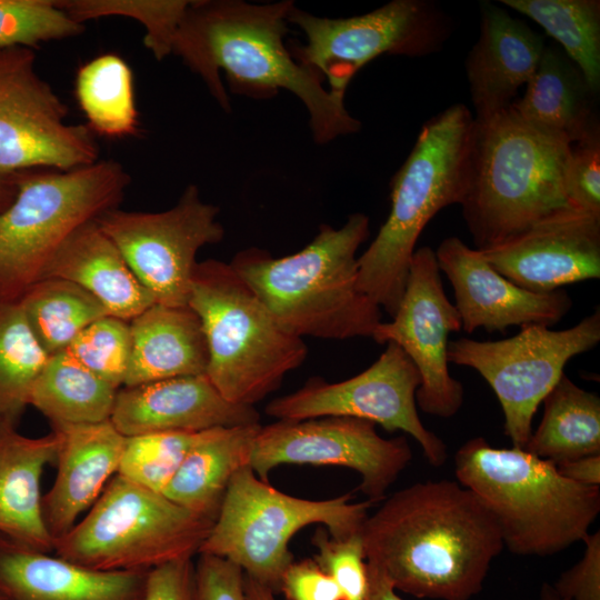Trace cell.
<instances>
[{
    "label": "cell",
    "mask_w": 600,
    "mask_h": 600,
    "mask_svg": "<svg viewBox=\"0 0 600 600\" xmlns=\"http://www.w3.org/2000/svg\"><path fill=\"white\" fill-rule=\"evenodd\" d=\"M288 22L306 36L292 57L312 68L329 83V91L346 96L356 73L382 54L423 57L438 50L448 33V22L436 4L423 0H393L350 18L313 16L294 4Z\"/></svg>",
    "instance_id": "cell-12"
},
{
    "label": "cell",
    "mask_w": 600,
    "mask_h": 600,
    "mask_svg": "<svg viewBox=\"0 0 600 600\" xmlns=\"http://www.w3.org/2000/svg\"><path fill=\"white\" fill-rule=\"evenodd\" d=\"M244 594L247 600H276L272 591L247 576H244Z\"/></svg>",
    "instance_id": "cell-48"
},
{
    "label": "cell",
    "mask_w": 600,
    "mask_h": 600,
    "mask_svg": "<svg viewBox=\"0 0 600 600\" xmlns=\"http://www.w3.org/2000/svg\"><path fill=\"white\" fill-rule=\"evenodd\" d=\"M411 459L406 436L386 439L368 420L322 417L261 424L250 467L266 482L281 464L344 467L360 474L359 489L374 503L386 498Z\"/></svg>",
    "instance_id": "cell-16"
},
{
    "label": "cell",
    "mask_w": 600,
    "mask_h": 600,
    "mask_svg": "<svg viewBox=\"0 0 600 600\" xmlns=\"http://www.w3.org/2000/svg\"><path fill=\"white\" fill-rule=\"evenodd\" d=\"M110 421L122 436L134 437L260 423V414L228 401L206 374H197L120 388Z\"/></svg>",
    "instance_id": "cell-20"
},
{
    "label": "cell",
    "mask_w": 600,
    "mask_h": 600,
    "mask_svg": "<svg viewBox=\"0 0 600 600\" xmlns=\"http://www.w3.org/2000/svg\"><path fill=\"white\" fill-rule=\"evenodd\" d=\"M571 151L564 136L528 122L512 107L476 121L469 187L460 204L476 249L571 207L566 191Z\"/></svg>",
    "instance_id": "cell-5"
},
{
    "label": "cell",
    "mask_w": 600,
    "mask_h": 600,
    "mask_svg": "<svg viewBox=\"0 0 600 600\" xmlns=\"http://www.w3.org/2000/svg\"><path fill=\"white\" fill-rule=\"evenodd\" d=\"M564 478L590 487L600 484V454H592L557 464Z\"/></svg>",
    "instance_id": "cell-45"
},
{
    "label": "cell",
    "mask_w": 600,
    "mask_h": 600,
    "mask_svg": "<svg viewBox=\"0 0 600 600\" xmlns=\"http://www.w3.org/2000/svg\"><path fill=\"white\" fill-rule=\"evenodd\" d=\"M533 600H562L553 590L552 586L544 583L537 598Z\"/></svg>",
    "instance_id": "cell-49"
},
{
    "label": "cell",
    "mask_w": 600,
    "mask_h": 600,
    "mask_svg": "<svg viewBox=\"0 0 600 600\" xmlns=\"http://www.w3.org/2000/svg\"><path fill=\"white\" fill-rule=\"evenodd\" d=\"M369 237V218L349 216L340 228L321 224L300 251L274 258L251 247L229 262L277 323L302 338H371L381 309L358 287L359 247Z\"/></svg>",
    "instance_id": "cell-3"
},
{
    "label": "cell",
    "mask_w": 600,
    "mask_h": 600,
    "mask_svg": "<svg viewBox=\"0 0 600 600\" xmlns=\"http://www.w3.org/2000/svg\"><path fill=\"white\" fill-rule=\"evenodd\" d=\"M371 504L369 500L351 502L349 493L326 500L293 497L262 481L247 466L232 477L198 554L231 561L278 594L281 578L294 561L289 542L298 531L320 523L334 539L357 534Z\"/></svg>",
    "instance_id": "cell-9"
},
{
    "label": "cell",
    "mask_w": 600,
    "mask_h": 600,
    "mask_svg": "<svg viewBox=\"0 0 600 600\" xmlns=\"http://www.w3.org/2000/svg\"><path fill=\"white\" fill-rule=\"evenodd\" d=\"M360 537L367 562L397 591L419 599L470 600L504 548L483 501L448 479L417 482L384 498Z\"/></svg>",
    "instance_id": "cell-1"
},
{
    "label": "cell",
    "mask_w": 600,
    "mask_h": 600,
    "mask_svg": "<svg viewBox=\"0 0 600 600\" xmlns=\"http://www.w3.org/2000/svg\"><path fill=\"white\" fill-rule=\"evenodd\" d=\"M566 191L572 208L600 216V136L572 144Z\"/></svg>",
    "instance_id": "cell-40"
},
{
    "label": "cell",
    "mask_w": 600,
    "mask_h": 600,
    "mask_svg": "<svg viewBox=\"0 0 600 600\" xmlns=\"http://www.w3.org/2000/svg\"><path fill=\"white\" fill-rule=\"evenodd\" d=\"M454 473L491 511L513 554L559 553L582 541L600 512L599 487L576 483L552 461L524 449L494 448L482 437L457 450Z\"/></svg>",
    "instance_id": "cell-6"
},
{
    "label": "cell",
    "mask_w": 600,
    "mask_h": 600,
    "mask_svg": "<svg viewBox=\"0 0 600 600\" xmlns=\"http://www.w3.org/2000/svg\"><path fill=\"white\" fill-rule=\"evenodd\" d=\"M582 558L552 584L562 600H600V531L583 538Z\"/></svg>",
    "instance_id": "cell-42"
},
{
    "label": "cell",
    "mask_w": 600,
    "mask_h": 600,
    "mask_svg": "<svg viewBox=\"0 0 600 600\" xmlns=\"http://www.w3.org/2000/svg\"><path fill=\"white\" fill-rule=\"evenodd\" d=\"M420 383L413 362L400 347L389 342L380 357L359 374L333 383L310 378L294 392L272 399L264 411L278 420L322 417L368 420L389 432L411 436L427 461L440 467L447 461L448 450L418 414L416 392Z\"/></svg>",
    "instance_id": "cell-14"
},
{
    "label": "cell",
    "mask_w": 600,
    "mask_h": 600,
    "mask_svg": "<svg viewBox=\"0 0 600 600\" xmlns=\"http://www.w3.org/2000/svg\"><path fill=\"white\" fill-rule=\"evenodd\" d=\"M57 6L82 23L101 17L122 16L138 20L146 29L143 42L157 60L171 53L188 0H59Z\"/></svg>",
    "instance_id": "cell-35"
},
{
    "label": "cell",
    "mask_w": 600,
    "mask_h": 600,
    "mask_svg": "<svg viewBox=\"0 0 600 600\" xmlns=\"http://www.w3.org/2000/svg\"><path fill=\"white\" fill-rule=\"evenodd\" d=\"M17 424L0 420V536L40 552L53 551L42 514L41 480L54 463L60 434L30 438Z\"/></svg>",
    "instance_id": "cell-24"
},
{
    "label": "cell",
    "mask_w": 600,
    "mask_h": 600,
    "mask_svg": "<svg viewBox=\"0 0 600 600\" xmlns=\"http://www.w3.org/2000/svg\"><path fill=\"white\" fill-rule=\"evenodd\" d=\"M461 330L460 316L448 299L434 251L416 249L400 304L391 321H381L371 338L400 347L419 371L417 407L430 416L451 418L461 409L464 390L448 368V337Z\"/></svg>",
    "instance_id": "cell-17"
},
{
    "label": "cell",
    "mask_w": 600,
    "mask_h": 600,
    "mask_svg": "<svg viewBox=\"0 0 600 600\" xmlns=\"http://www.w3.org/2000/svg\"><path fill=\"white\" fill-rule=\"evenodd\" d=\"M118 390L63 350L48 358L33 383L29 406L52 428L100 423L110 420Z\"/></svg>",
    "instance_id": "cell-29"
},
{
    "label": "cell",
    "mask_w": 600,
    "mask_h": 600,
    "mask_svg": "<svg viewBox=\"0 0 600 600\" xmlns=\"http://www.w3.org/2000/svg\"><path fill=\"white\" fill-rule=\"evenodd\" d=\"M142 600H194V563L180 559L148 571Z\"/></svg>",
    "instance_id": "cell-44"
},
{
    "label": "cell",
    "mask_w": 600,
    "mask_h": 600,
    "mask_svg": "<svg viewBox=\"0 0 600 600\" xmlns=\"http://www.w3.org/2000/svg\"><path fill=\"white\" fill-rule=\"evenodd\" d=\"M546 46L543 37L503 9L481 6L480 33L466 71L476 121L508 109L534 73Z\"/></svg>",
    "instance_id": "cell-21"
},
{
    "label": "cell",
    "mask_w": 600,
    "mask_h": 600,
    "mask_svg": "<svg viewBox=\"0 0 600 600\" xmlns=\"http://www.w3.org/2000/svg\"><path fill=\"white\" fill-rule=\"evenodd\" d=\"M60 434L51 489L42 497V514L53 541L70 531L117 474L126 437L110 420L52 428Z\"/></svg>",
    "instance_id": "cell-22"
},
{
    "label": "cell",
    "mask_w": 600,
    "mask_h": 600,
    "mask_svg": "<svg viewBox=\"0 0 600 600\" xmlns=\"http://www.w3.org/2000/svg\"><path fill=\"white\" fill-rule=\"evenodd\" d=\"M24 47L0 48V174L31 169L69 171L97 162L87 124H69L68 108L36 71Z\"/></svg>",
    "instance_id": "cell-13"
},
{
    "label": "cell",
    "mask_w": 600,
    "mask_h": 600,
    "mask_svg": "<svg viewBox=\"0 0 600 600\" xmlns=\"http://www.w3.org/2000/svg\"><path fill=\"white\" fill-rule=\"evenodd\" d=\"M476 121L456 103L428 120L391 180V208L358 257V287L393 317L402 298L417 241L441 209L461 204L469 187Z\"/></svg>",
    "instance_id": "cell-4"
},
{
    "label": "cell",
    "mask_w": 600,
    "mask_h": 600,
    "mask_svg": "<svg viewBox=\"0 0 600 600\" xmlns=\"http://www.w3.org/2000/svg\"><path fill=\"white\" fill-rule=\"evenodd\" d=\"M71 281L94 296L112 317L130 321L156 303L114 242L96 220L77 229L46 266L41 279Z\"/></svg>",
    "instance_id": "cell-25"
},
{
    "label": "cell",
    "mask_w": 600,
    "mask_h": 600,
    "mask_svg": "<svg viewBox=\"0 0 600 600\" xmlns=\"http://www.w3.org/2000/svg\"><path fill=\"white\" fill-rule=\"evenodd\" d=\"M17 194V184L13 174H0V213L13 201Z\"/></svg>",
    "instance_id": "cell-47"
},
{
    "label": "cell",
    "mask_w": 600,
    "mask_h": 600,
    "mask_svg": "<svg viewBox=\"0 0 600 600\" xmlns=\"http://www.w3.org/2000/svg\"><path fill=\"white\" fill-rule=\"evenodd\" d=\"M440 272L454 292V307L461 329L506 332L510 327L539 324L550 327L570 311L567 291L533 292L499 273L480 250L468 247L457 237L441 241L434 251Z\"/></svg>",
    "instance_id": "cell-19"
},
{
    "label": "cell",
    "mask_w": 600,
    "mask_h": 600,
    "mask_svg": "<svg viewBox=\"0 0 600 600\" xmlns=\"http://www.w3.org/2000/svg\"><path fill=\"white\" fill-rule=\"evenodd\" d=\"M596 93L580 69L556 47H546L513 110L530 123L564 136L572 144L600 136Z\"/></svg>",
    "instance_id": "cell-27"
},
{
    "label": "cell",
    "mask_w": 600,
    "mask_h": 600,
    "mask_svg": "<svg viewBox=\"0 0 600 600\" xmlns=\"http://www.w3.org/2000/svg\"><path fill=\"white\" fill-rule=\"evenodd\" d=\"M84 26L53 0H0V48L33 49L52 40L74 37Z\"/></svg>",
    "instance_id": "cell-37"
},
{
    "label": "cell",
    "mask_w": 600,
    "mask_h": 600,
    "mask_svg": "<svg viewBox=\"0 0 600 600\" xmlns=\"http://www.w3.org/2000/svg\"><path fill=\"white\" fill-rule=\"evenodd\" d=\"M311 542L317 549L313 560L336 582L342 600H364L368 569L360 532L334 539L318 528Z\"/></svg>",
    "instance_id": "cell-39"
},
{
    "label": "cell",
    "mask_w": 600,
    "mask_h": 600,
    "mask_svg": "<svg viewBox=\"0 0 600 600\" xmlns=\"http://www.w3.org/2000/svg\"><path fill=\"white\" fill-rule=\"evenodd\" d=\"M148 571H98L0 536V600H142Z\"/></svg>",
    "instance_id": "cell-23"
},
{
    "label": "cell",
    "mask_w": 600,
    "mask_h": 600,
    "mask_svg": "<svg viewBox=\"0 0 600 600\" xmlns=\"http://www.w3.org/2000/svg\"><path fill=\"white\" fill-rule=\"evenodd\" d=\"M48 358L20 301L0 300V420L18 426Z\"/></svg>",
    "instance_id": "cell-34"
},
{
    "label": "cell",
    "mask_w": 600,
    "mask_h": 600,
    "mask_svg": "<svg viewBox=\"0 0 600 600\" xmlns=\"http://www.w3.org/2000/svg\"><path fill=\"white\" fill-rule=\"evenodd\" d=\"M188 306L204 333L206 376L232 403L254 407L308 356L303 339L277 323L230 263L197 262Z\"/></svg>",
    "instance_id": "cell-7"
},
{
    "label": "cell",
    "mask_w": 600,
    "mask_h": 600,
    "mask_svg": "<svg viewBox=\"0 0 600 600\" xmlns=\"http://www.w3.org/2000/svg\"><path fill=\"white\" fill-rule=\"evenodd\" d=\"M280 592L287 600H342L336 582L313 559L291 562L281 578Z\"/></svg>",
    "instance_id": "cell-43"
},
{
    "label": "cell",
    "mask_w": 600,
    "mask_h": 600,
    "mask_svg": "<svg viewBox=\"0 0 600 600\" xmlns=\"http://www.w3.org/2000/svg\"><path fill=\"white\" fill-rule=\"evenodd\" d=\"M499 273L533 292L600 278V216L566 208L480 250Z\"/></svg>",
    "instance_id": "cell-18"
},
{
    "label": "cell",
    "mask_w": 600,
    "mask_h": 600,
    "mask_svg": "<svg viewBox=\"0 0 600 600\" xmlns=\"http://www.w3.org/2000/svg\"><path fill=\"white\" fill-rule=\"evenodd\" d=\"M219 208L189 184L177 204L161 212L113 208L96 219L156 303L188 306L197 252L224 236Z\"/></svg>",
    "instance_id": "cell-15"
},
{
    "label": "cell",
    "mask_w": 600,
    "mask_h": 600,
    "mask_svg": "<svg viewBox=\"0 0 600 600\" xmlns=\"http://www.w3.org/2000/svg\"><path fill=\"white\" fill-rule=\"evenodd\" d=\"M541 26L580 69L589 88L600 89L599 0H501Z\"/></svg>",
    "instance_id": "cell-33"
},
{
    "label": "cell",
    "mask_w": 600,
    "mask_h": 600,
    "mask_svg": "<svg viewBox=\"0 0 600 600\" xmlns=\"http://www.w3.org/2000/svg\"><path fill=\"white\" fill-rule=\"evenodd\" d=\"M200 432H154L126 437L117 474L162 493Z\"/></svg>",
    "instance_id": "cell-36"
},
{
    "label": "cell",
    "mask_w": 600,
    "mask_h": 600,
    "mask_svg": "<svg viewBox=\"0 0 600 600\" xmlns=\"http://www.w3.org/2000/svg\"><path fill=\"white\" fill-rule=\"evenodd\" d=\"M17 194L0 213V300L17 301L81 226L118 208L130 177L113 160L13 173Z\"/></svg>",
    "instance_id": "cell-8"
},
{
    "label": "cell",
    "mask_w": 600,
    "mask_h": 600,
    "mask_svg": "<svg viewBox=\"0 0 600 600\" xmlns=\"http://www.w3.org/2000/svg\"><path fill=\"white\" fill-rule=\"evenodd\" d=\"M19 301L36 340L49 357L66 350L89 324L110 316L94 296L60 278L38 280Z\"/></svg>",
    "instance_id": "cell-32"
},
{
    "label": "cell",
    "mask_w": 600,
    "mask_h": 600,
    "mask_svg": "<svg viewBox=\"0 0 600 600\" xmlns=\"http://www.w3.org/2000/svg\"><path fill=\"white\" fill-rule=\"evenodd\" d=\"M293 1L254 4L241 0L191 1L176 32L171 53L206 83L220 107L230 111V90L257 99L280 89L306 107L313 140L326 144L357 132L361 123L344 106V98L323 87V77L298 62L284 46L288 13Z\"/></svg>",
    "instance_id": "cell-2"
},
{
    "label": "cell",
    "mask_w": 600,
    "mask_h": 600,
    "mask_svg": "<svg viewBox=\"0 0 600 600\" xmlns=\"http://www.w3.org/2000/svg\"><path fill=\"white\" fill-rule=\"evenodd\" d=\"M600 341V309L576 326L552 330L530 324L497 341L459 338L448 343V362L476 370L496 393L504 417V434L524 449L533 417L573 357Z\"/></svg>",
    "instance_id": "cell-11"
},
{
    "label": "cell",
    "mask_w": 600,
    "mask_h": 600,
    "mask_svg": "<svg viewBox=\"0 0 600 600\" xmlns=\"http://www.w3.org/2000/svg\"><path fill=\"white\" fill-rule=\"evenodd\" d=\"M74 92L93 133L109 139L139 133L132 71L121 57L106 53L81 66Z\"/></svg>",
    "instance_id": "cell-31"
},
{
    "label": "cell",
    "mask_w": 600,
    "mask_h": 600,
    "mask_svg": "<svg viewBox=\"0 0 600 600\" xmlns=\"http://www.w3.org/2000/svg\"><path fill=\"white\" fill-rule=\"evenodd\" d=\"M543 416L524 447L556 464L600 454V398L563 373L542 401Z\"/></svg>",
    "instance_id": "cell-30"
},
{
    "label": "cell",
    "mask_w": 600,
    "mask_h": 600,
    "mask_svg": "<svg viewBox=\"0 0 600 600\" xmlns=\"http://www.w3.org/2000/svg\"><path fill=\"white\" fill-rule=\"evenodd\" d=\"M129 324L131 352L123 387L206 374L207 342L189 306L154 303Z\"/></svg>",
    "instance_id": "cell-26"
},
{
    "label": "cell",
    "mask_w": 600,
    "mask_h": 600,
    "mask_svg": "<svg viewBox=\"0 0 600 600\" xmlns=\"http://www.w3.org/2000/svg\"><path fill=\"white\" fill-rule=\"evenodd\" d=\"M194 563V600H247L244 573L231 561L200 553Z\"/></svg>",
    "instance_id": "cell-41"
},
{
    "label": "cell",
    "mask_w": 600,
    "mask_h": 600,
    "mask_svg": "<svg viewBox=\"0 0 600 600\" xmlns=\"http://www.w3.org/2000/svg\"><path fill=\"white\" fill-rule=\"evenodd\" d=\"M214 520L119 474L87 516L53 541L54 554L98 571H149L192 559Z\"/></svg>",
    "instance_id": "cell-10"
},
{
    "label": "cell",
    "mask_w": 600,
    "mask_h": 600,
    "mask_svg": "<svg viewBox=\"0 0 600 600\" xmlns=\"http://www.w3.org/2000/svg\"><path fill=\"white\" fill-rule=\"evenodd\" d=\"M66 350L90 371L120 389L124 384L131 352L129 321L102 317L83 329Z\"/></svg>",
    "instance_id": "cell-38"
},
{
    "label": "cell",
    "mask_w": 600,
    "mask_h": 600,
    "mask_svg": "<svg viewBox=\"0 0 600 600\" xmlns=\"http://www.w3.org/2000/svg\"><path fill=\"white\" fill-rule=\"evenodd\" d=\"M260 423L201 431L163 490L177 504L216 521L232 477L250 466Z\"/></svg>",
    "instance_id": "cell-28"
},
{
    "label": "cell",
    "mask_w": 600,
    "mask_h": 600,
    "mask_svg": "<svg viewBox=\"0 0 600 600\" xmlns=\"http://www.w3.org/2000/svg\"><path fill=\"white\" fill-rule=\"evenodd\" d=\"M368 590L364 600H403L388 578L367 562Z\"/></svg>",
    "instance_id": "cell-46"
}]
</instances>
